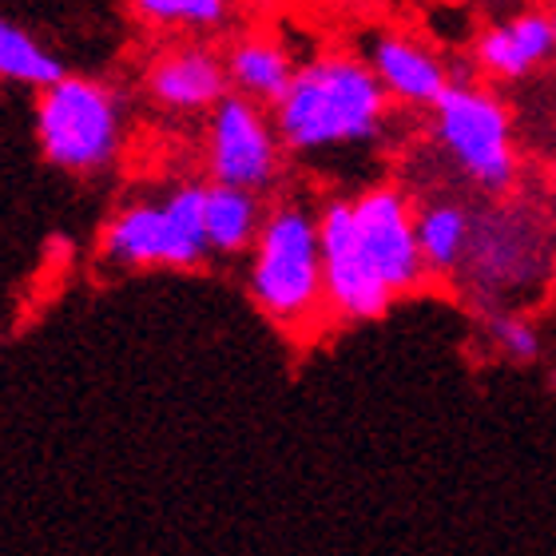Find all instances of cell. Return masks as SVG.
<instances>
[{
    "mask_svg": "<svg viewBox=\"0 0 556 556\" xmlns=\"http://www.w3.org/2000/svg\"><path fill=\"white\" fill-rule=\"evenodd\" d=\"M386 84L370 60L350 52H323L302 60L287 96L270 108L282 148L294 155H326V151L366 148L382 136L390 119Z\"/></svg>",
    "mask_w": 556,
    "mask_h": 556,
    "instance_id": "cell-1",
    "label": "cell"
},
{
    "mask_svg": "<svg viewBox=\"0 0 556 556\" xmlns=\"http://www.w3.org/2000/svg\"><path fill=\"white\" fill-rule=\"evenodd\" d=\"M247 290L258 314L287 334H302L323 314H330L318 215H311L302 203H278L267 211L263 231L251 247Z\"/></svg>",
    "mask_w": 556,
    "mask_h": 556,
    "instance_id": "cell-2",
    "label": "cell"
},
{
    "mask_svg": "<svg viewBox=\"0 0 556 556\" xmlns=\"http://www.w3.org/2000/svg\"><path fill=\"white\" fill-rule=\"evenodd\" d=\"M207 255V184H179L160 203H128L100 231V258L119 270H195Z\"/></svg>",
    "mask_w": 556,
    "mask_h": 556,
    "instance_id": "cell-3",
    "label": "cell"
},
{
    "mask_svg": "<svg viewBox=\"0 0 556 556\" xmlns=\"http://www.w3.org/2000/svg\"><path fill=\"white\" fill-rule=\"evenodd\" d=\"M36 148L68 175H96L112 167L124 143V96L92 76H64L36 92Z\"/></svg>",
    "mask_w": 556,
    "mask_h": 556,
    "instance_id": "cell-4",
    "label": "cell"
},
{
    "mask_svg": "<svg viewBox=\"0 0 556 556\" xmlns=\"http://www.w3.org/2000/svg\"><path fill=\"white\" fill-rule=\"evenodd\" d=\"M429 112L441 151L477 191L505 195L517 184L513 119L497 92L469 80H453Z\"/></svg>",
    "mask_w": 556,
    "mask_h": 556,
    "instance_id": "cell-5",
    "label": "cell"
},
{
    "mask_svg": "<svg viewBox=\"0 0 556 556\" xmlns=\"http://www.w3.org/2000/svg\"><path fill=\"white\" fill-rule=\"evenodd\" d=\"M282 136L263 104L227 92L207 112V172L211 179L251 191H267L282 167Z\"/></svg>",
    "mask_w": 556,
    "mask_h": 556,
    "instance_id": "cell-6",
    "label": "cell"
},
{
    "mask_svg": "<svg viewBox=\"0 0 556 556\" xmlns=\"http://www.w3.org/2000/svg\"><path fill=\"white\" fill-rule=\"evenodd\" d=\"M541 270H545V243L521 211L493 207L477 215L473 243H469L462 275L473 290V299L481 302V311L501 306L509 290L536 282Z\"/></svg>",
    "mask_w": 556,
    "mask_h": 556,
    "instance_id": "cell-7",
    "label": "cell"
},
{
    "mask_svg": "<svg viewBox=\"0 0 556 556\" xmlns=\"http://www.w3.org/2000/svg\"><path fill=\"white\" fill-rule=\"evenodd\" d=\"M318 235H323V267L330 314L342 323H374L394 306V290L370 263L358 239L354 203L350 199H326L318 211Z\"/></svg>",
    "mask_w": 556,
    "mask_h": 556,
    "instance_id": "cell-8",
    "label": "cell"
},
{
    "mask_svg": "<svg viewBox=\"0 0 556 556\" xmlns=\"http://www.w3.org/2000/svg\"><path fill=\"white\" fill-rule=\"evenodd\" d=\"M354 203V223L358 239L366 247L370 263L386 278V287L394 290V299L417 290L429 278L426 255L417 243V207L397 184H374Z\"/></svg>",
    "mask_w": 556,
    "mask_h": 556,
    "instance_id": "cell-9",
    "label": "cell"
},
{
    "mask_svg": "<svg viewBox=\"0 0 556 556\" xmlns=\"http://www.w3.org/2000/svg\"><path fill=\"white\" fill-rule=\"evenodd\" d=\"M227 92V60L207 45L163 48L148 64V96L172 116H207Z\"/></svg>",
    "mask_w": 556,
    "mask_h": 556,
    "instance_id": "cell-10",
    "label": "cell"
},
{
    "mask_svg": "<svg viewBox=\"0 0 556 556\" xmlns=\"http://www.w3.org/2000/svg\"><path fill=\"white\" fill-rule=\"evenodd\" d=\"M556 52L553 12H517L509 21H497L481 28L473 40L477 68L493 80H521L533 68H541Z\"/></svg>",
    "mask_w": 556,
    "mask_h": 556,
    "instance_id": "cell-11",
    "label": "cell"
},
{
    "mask_svg": "<svg viewBox=\"0 0 556 556\" xmlns=\"http://www.w3.org/2000/svg\"><path fill=\"white\" fill-rule=\"evenodd\" d=\"M386 84V92L406 108H433L441 92L450 88V72L426 45H417L406 33H382L374 36L370 56H366Z\"/></svg>",
    "mask_w": 556,
    "mask_h": 556,
    "instance_id": "cell-12",
    "label": "cell"
},
{
    "mask_svg": "<svg viewBox=\"0 0 556 556\" xmlns=\"http://www.w3.org/2000/svg\"><path fill=\"white\" fill-rule=\"evenodd\" d=\"M227 76H231V92L255 100V104L275 108L287 96L290 80H294V56L287 52V45L270 33H247L239 36L227 52Z\"/></svg>",
    "mask_w": 556,
    "mask_h": 556,
    "instance_id": "cell-13",
    "label": "cell"
},
{
    "mask_svg": "<svg viewBox=\"0 0 556 556\" xmlns=\"http://www.w3.org/2000/svg\"><path fill=\"white\" fill-rule=\"evenodd\" d=\"M473 211L457 199H433L417 207V243L426 255L429 278H457L473 243Z\"/></svg>",
    "mask_w": 556,
    "mask_h": 556,
    "instance_id": "cell-14",
    "label": "cell"
},
{
    "mask_svg": "<svg viewBox=\"0 0 556 556\" xmlns=\"http://www.w3.org/2000/svg\"><path fill=\"white\" fill-rule=\"evenodd\" d=\"M263 203L258 191L211 179L207 184V243L211 255H243L263 231Z\"/></svg>",
    "mask_w": 556,
    "mask_h": 556,
    "instance_id": "cell-15",
    "label": "cell"
},
{
    "mask_svg": "<svg viewBox=\"0 0 556 556\" xmlns=\"http://www.w3.org/2000/svg\"><path fill=\"white\" fill-rule=\"evenodd\" d=\"M0 76L9 84H21V88H48L68 76L64 60L56 52H48L40 40H36L28 28L12 21H0Z\"/></svg>",
    "mask_w": 556,
    "mask_h": 556,
    "instance_id": "cell-16",
    "label": "cell"
},
{
    "mask_svg": "<svg viewBox=\"0 0 556 556\" xmlns=\"http://www.w3.org/2000/svg\"><path fill=\"white\" fill-rule=\"evenodd\" d=\"M136 21L155 33H219L231 21V0H128Z\"/></svg>",
    "mask_w": 556,
    "mask_h": 556,
    "instance_id": "cell-17",
    "label": "cell"
},
{
    "mask_svg": "<svg viewBox=\"0 0 556 556\" xmlns=\"http://www.w3.org/2000/svg\"><path fill=\"white\" fill-rule=\"evenodd\" d=\"M481 330H485L489 346L513 366H533L541 358V330L525 314L505 311V306H485L481 311Z\"/></svg>",
    "mask_w": 556,
    "mask_h": 556,
    "instance_id": "cell-18",
    "label": "cell"
},
{
    "mask_svg": "<svg viewBox=\"0 0 556 556\" xmlns=\"http://www.w3.org/2000/svg\"><path fill=\"white\" fill-rule=\"evenodd\" d=\"M247 4H258V9H270V4H282V0H247Z\"/></svg>",
    "mask_w": 556,
    "mask_h": 556,
    "instance_id": "cell-19",
    "label": "cell"
},
{
    "mask_svg": "<svg viewBox=\"0 0 556 556\" xmlns=\"http://www.w3.org/2000/svg\"><path fill=\"white\" fill-rule=\"evenodd\" d=\"M548 175H553V184H556V163H553V167H548Z\"/></svg>",
    "mask_w": 556,
    "mask_h": 556,
    "instance_id": "cell-20",
    "label": "cell"
},
{
    "mask_svg": "<svg viewBox=\"0 0 556 556\" xmlns=\"http://www.w3.org/2000/svg\"><path fill=\"white\" fill-rule=\"evenodd\" d=\"M548 386H553V390H556V370H553V378H548Z\"/></svg>",
    "mask_w": 556,
    "mask_h": 556,
    "instance_id": "cell-21",
    "label": "cell"
},
{
    "mask_svg": "<svg viewBox=\"0 0 556 556\" xmlns=\"http://www.w3.org/2000/svg\"><path fill=\"white\" fill-rule=\"evenodd\" d=\"M553 28H556V4H553Z\"/></svg>",
    "mask_w": 556,
    "mask_h": 556,
    "instance_id": "cell-22",
    "label": "cell"
}]
</instances>
